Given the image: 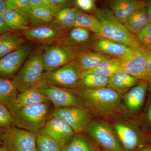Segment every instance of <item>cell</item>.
Here are the masks:
<instances>
[{
  "mask_svg": "<svg viewBox=\"0 0 151 151\" xmlns=\"http://www.w3.org/2000/svg\"><path fill=\"white\" fill-rule=\"evenodd\" d=\"M90 112L107 119L124 115L126 108L121 95L108 87L96 89H73Z\"/></svg>",
  "mask_w": 151,
  "mask_h": 151,
  "instance_id": "obj_1",
  "label": "cell"
},
{
  "mask_svg": "<svg viewBox=\"0 0 151 151\" xmlns=\"http://www.w3.org/2000/svg\"><path fill=\"white\" fill-rule=\"evenodd\" d=\"M7 107L12 115L14 126L37 135L52 116L54 110L49 103L27 106H18L14 103Z\"/></svg>",
  "mask_w": 151,
  "mask_h": 151,
  "instance_id": "obj_2",
  "label": "cell"
},
{
  "mask_svg": "<svg viewBox=\"0 0 151 151\" xmlns=\"http://www.w3.org/2000/svg\"><path fill=\"white\" fill-rule=\"evenodd\" d=\"M95 16L102 25V30L97 35L100 38L107 39L132 48L139 49L141 45L137 36L127 29L119 21L111 10L97 9Z\"/></svg>",
  "mask_w": 151,
  "mask_h": 151,
  "instance_id": "obj_3",
  "label": "cell"
},
{
  "mask_svg": "<svg viewBox=\"0 0 151 151\" xmlns=\"http://www.w3.org/2000/svg\"><path fill=\"white\" fill-rule=\"evenodd\" d=\"M41 47L35 49L29 55L18 72L12 78V81L18 92H22L36 86L42 80L43 67Z\"/></svg>",
  "mask_w": 151,
  "mask_h": 151,
  "instance_id": "obj_4",
  "label": "cell"
},
{
  "mask_svg": "<svg viewBox=\"0 0 151 151\" xmlns=\"http://www.w3.org/2000/svg\"><path fill=\"white\" fill-rule=\"evenodd\" d=\"M84 132L100 151H125L113 128L105 121L91 120Z\"/></svg>",
  "mask_w": 151,
  "mask_h": 151,
  "instance_id": "obj_5",
  "label": "cell"
},
{
  "mask_svg": "<svg viewBox=\"0 0 151 151\" xmlns=\"http://www.w3.org/2000/svg\"><path fill=\"white\" fill-rule=\"evenodd\" d=\"M82 72L75 59L56 70L43 73L42 81L60 88L73 89L77 88Z\"/></svg>",
  "mask_w": 151,
  "mask_h": 151,
  "instance_id": "obj_6",
  "label": "cell"
},
{
  "mask_svg": "<svg viewBox=\"0 0 151 151\" xmlns=\"http://www.w3.org/2000/svg\"><path fill=\"white\" fill-rule=\"evenodd\" d=\"M37 86L47 97L50 102L52 103L55 108L73 106L85 108L81 98L76 94L73 89L53 86L43 81L40 82Z\"/></svg>",
  "mask_w": 151,
  "mask_h": 151,
  "instance_id": "obj_7",
  "label": "cell"
},
{
  "mask_svg": "<svg viewBox=\"0 0 151 151\" xmlns=\"http://www.w3.org/2000/svg\"><path fill=\"white\" fill-rule=\"evenodd\" d=\"M37 135L27 130L12 127L3 130V145L10 151H37Z\"/></svg>",
  "mask_w": 151,
  "mask_h": 151,
  "instance_id": "obj_8",
  "label": "cell"
},
{
  "mask_svg": "<svg viewBox=\"0 0 151 151\" xmlns=\"http://www.w3.org/2000/svg\"><path fill=\"white\" fill-rule=\"evenodd\" d=\"M79 54L73 47L58 44L49 47L44 50L42 56L44 70H56L75 60Z\"/></svg>",
  "mask_w": 151,
  "mask_h": 151,
  "instance_id": "obj_9",
  "label": "cell"
},
{
  "mask_svg": "<svg viewBox=\"0 0 151 151\" xmlns=\"http://www.w3.org/2000/svg\"><path fill=\"white\" fill-rule=\"evenodd\" d=\"M52 116H57L65 122L75 134L83 133L91 122V112L84 107L73 106L55 108Z\"/></svg>",
  "mask_w": 151,
  "mask_h": 151,
  "instance_id": "obj_10",
  "label": "cell"
},
{
  "mask_svg": "<svg viewBox=\"0 0 151 151\" xmlns=\"http://www.w3.org/2000/svg\"><path fill=\"white\" fill-rule=\"evenodd\" d=\"M117 58L122 70L141 81H147V60L139 49L132 48L126 54Z\"/></svg>",
  "mask_w": 151,
  "mask_h": 151,
  "instance_id": "obj_11",
  "label": "cell"
},
{
  "mask_svg": "<svg viewBox=\"0 0 151 151\" xmlns=\"http://www.w3.org/2000/svg\"><path fill=\"white\" fill-rule=\"evenodd\" d=\"M30 44H25L16 50L0 58V78L13 77L18 72L31 51Z\"/></svg>",
  "mask_w": 151,
  "mask_h": 151,
  "instance_id": "obj_12",
  "label": "cell"
},
{
  "mask_svg": "<svg viewBox=\"0 0 151 151\" xmlns=\"http://www.w3.org/2000/svg\"><path fill=\"white\" fill-rule=\"evenodd\" d=\"M27 40L35 42L44 45H51L58 42L64 36V31L53 22L34 27L23 31Z\"/></svg>",
  "mask_w": 151,
  "mask_h": 151,
  "instance_id": "obj_13",
  "label": "cell"
},
{
  "mask_svg": "<svg viewBox=\"0 0 151 151\" xmlns=\"http://www.w3.org/2000/svg\"><path fill=\"white\" fill-rule=\"evenodd\" d=\"M53 139L61 147L67 144L75 134L65 122L57 116H52L47 122L40 134Z\"/></svg>",
  "mask_w": 151,
  "mask_h": 151,
  "instance_id": "obj_14",
  "label": "cell"
},
{
  "mask_svg": "<svg viewBox=\"0 0 151 151\" xmlns=\"http://www.w3.org/2000/svg\"><path fill=\"white\" fill-rule=\"evenodd\" d=\"M113 127L125 151H137L144 147L140 135L131 126L115 121L113 123Z\"/></svg>",
  "mask_w": 151,
  "mask_h": 151,
  "instance_id": "obj_15",
  "label": "cell"
},
{
  "mask_svg": "<svg viewBox=\"0 0 151 151\" xmlns=\"http://www.w3.org/2000/svg\"><path fill=\"white\" fill-rule=\"evenodd\" d=\"M148 5L147 2L132 0H114L109 2L111 10L119 21L124 24L134 12Z\"/></svg>",
  "mask_w": 151,
  "mask_h": 151,
  "instance_id": "obj_16",
  "label": "cell"
},
{
  "mask_svg": "<svg viewBox=\"0 0 151 151\" xmlns=\"http://www.w3.org/2000/svg\"><path fill=\"white\" fill-rule=\"evenodd\" d=\"M141 81L121 70L109 78L107 87L122 95L126 94Z\"/></svg>",
  "mask_w": 151,
  "mask_h": 151,
  "instance_id": "obj_17",
  "label": "cell"
},
{
  "mask_svg": "<svg viewBox=\"0 0 151 151\" xmlns=\"http://www.w3.org/2000/svg\"><path fill=\"white\" fill-rule=\"evenodd\" d=\"M148 84L146 81H141L125 94L124 101L129 111H137L143 105Z\"/></svg>",
  "mask_w": 151,
  "mask_h": 151,
  "instance_id": "obj_18",
  "label": "cell"
},
{
  "mask_svg": "<svg viewBox=\"0 0 151 151\" xmlns=\"http://www.w3.org/2000/svg\"><path fill=\"white\" fill-rule=\"evenodd\" d=\"M132 48L122 44L104 38H100L94 45V49L97 52L114 56L116 58L123 56Z\"/></svg>",
  "mask_w": 151,
  "mask_h": 151,
  "instance_id": "obj_19",
  "label": "cell"
},
{
  "mask_svg": "<svg viewBox=\"0 0 151 151\" xmlns=\"http://www.w3.org/2000/svg\"><path fill=\"white\" fill-rule=\"evenodd\" d=\"M26 39L13 32L0 34V58L25 44Z\"/></svg>",
  "mask_w": 151,
  "mask_h": 151,
  "instance_id": "obj_20",
  "label": "cell"
},
{
  "mask_svg": "<svg viewBox=\"0 0 151 151\" xmlns=\"http://www.w3.org/2000/svg\"><path fill=\"white\" fill-rule=\"evenodd\" d=\"M43 103H50L49 100L36 86L18 94L14 104L20 106H27Z\"/></svg>",
  "mask_w": 151,
  "mask_h": 151,
  "instance_id": "obj_21",
  "label": "cell"
},
{
  "mask_svg": "<svg viewBox=\"0 0 151 151\" xmlns=\"http://www.w3.org/2000/svg\"><path fill=\"white\" fill-rule=\"evenodd\" d=\"M111 58L110 56L100 52H87L79 53L75 59L83 72L92 70L103 61Z\"/></svg>",
  "mask_w": 151,
  "mask_h": 151,
  "instance_id": "obj_22",
  "label": "cell"
},
{
  "mask_svg": "<svg viewBox=\"0 0 151 151\" xmlns=\"http://www.w3.org/2000/svg\"><path fill=\"white\" fill-rule=\"evenodd\" d=\"M60 151H100L85 134H75L73 138L63 146Z\"/></svg>",
  "mask_w": 151,
  "mask_h": 151,
  "instance_id": "obj_23",
  "label": "cell"
},
{
  "mask_svg": "<svg viewBox=\"0 0 151 151\" xmlns=\"http://www.w3.org/2000/svg\"><path fill=\"white\" fill-rule=\"evenodd\" d=\"M90 31L79 27H73L66 35H64L56 44L73 47L87 42L90 38Z\"/></svg>",
  "mask_w": 151,
  "mask_h": 151,
  "instance_id": "obj_24",
  "label": "cell"
},
{
  "mask_svg": "<svg viewBox=\"0 0 151 151\" xmlns=\"http://www.w3.org/2000/svg\"><path fill=\"white\" fill-rule=\"evenodd\" d=\"M149 23L145 7L135 11L124 24L127 29L137 36Z\"/></svg>",
  "mask_w": 151,
  "mask_h": 151,
  "instance_id": "obj_25",
  "label": "cell"
},
{
  "mask_svg": "<svg viewBox=\"0 0 151 151\" xmlns=\"http://www.w3.org/2000/svg\"><path fill=\"white\" fill-rule=\"evenodd\" d=\"M79 10L71 7L60 11L55 17L53 22L63 31L74 27L76 14Z\"/></svg>",
  "mask_w": 151,
  "mask_h": 151,
  "instance_id": "obj_26",
  "label": "cell"
},
{
  "mask_svg": "<svg viewBox=\"0 0 151 151\" xmlns=\"http://www.w3.org/2000/svg\"><path fill=\"white\" fill-rule=\"evenodd\" d=\"M109 78L103 76L89 73L81 76L78 82L79 89H96L107 87Z\"/></svg>",
  "mask_w": 151,
  "mask_h": 151,
  "instance_id": "obj_27",
  "label": "cell"
},
{
  "mask_svg": "<svg viewBox=\"0 0 151 151\" xmlns=\"http://www.w3.org/2000/svg\"><path fill=\"white\" fill-rule=\"evenodd\" d=\"M2 15L8 27L12 32L24 31L32 27L25 19L13 10L7 9Z\"/></svg>",
  "mask_w": 151,
  "mask_h": 151,
  "instance_id": "obj_28",
  "label": "cell"
},
{
  "mask_svg": "<svg viewBox=\"0 0 151 151\" xmlns=\"http://www.w3.org/2000/svg\"><path fill=\"white\" fill-rule=\"evenodd\" d=\"M121 70L122 68L118 59L111 58L103 61L92 70L83 71L81 76L89 73H95L110 78Z\"/></svg>",
  "mask_w": 151,
  "mask_h": 151,
  "instance_id": "obj_29",
  "label": "cell"
},
{
  "mask_svg": "<svg viewBox=\"0 0 151 151\" xmlns=\"http://www.w3.org/2000/svg\"><path fill=\"white\" fill-rule=\"evenodd\" d=\"M74 27L83 28L97 35L101 32L102 25L96 17L79 11L76 14Z\"/></svg>",
  "mask_w": 151,
  "mask_h": 151,
  "instance_id": "obj_30",
  "label": "cell"
},
{
  "mask_svg": "<svg viewBox=\"0 0 151 151\" xmlns=\"http://www.w3.org/2000/svg\"><path fill=\"white\" fill-rule=\"evenodd\" d=\"M18 92L12 80L0 78V103L7 107L13 105L16 100Z\"/></svg>",
  "mask_w": 151,
  "mask_h": 151,
  "instance_id": "obj_31",
  "label": "cell"
},
{
  "mask_svg": "<svg viewBox=\"0 0 151 151\" xmlns=\"http://www.w3.org/2000/svg\"><path fill=\"white\" fill-rule=\"evenodd\" d=\"M56 14L48 9L37 8L32 9L29 24L32 27L47 24L52 22Z\"/></svg>",
  "mask_w": 151,
  "mask_h": 151,
  "instance_id": "obj_32",
  "label": "cell"
},
{
  "mask_svg": "<svg viewBox=\"0 0 151 151\" xmlns=\"http://www.w3.org/2000/svg\"><path fill=\"white\" fill-rule=\"evenodd\" d=\"M7 9L16 12L29 23L32 9L29 0H5Z\"/></svg>",
  "mask_w": 151,
  "mask_h": 151,
  "instance_id": "obj_33",
  "label": "cell"
},
{
  "mask_svg": "<svg viewBox=\"0 0 151 151\" xmlns=\"http://www.w3.org/2000/svg\"><path fill=\"white\" fill-rule=\"evenodd\" d=\"M36 148L37 151H60L62 148L56 141L42 134L37 135Z\"/></svg>",
  "mask_w": 151,
  "mask_h": 151,
  "instance_id": "obj_34",
  "label": "cell"
},
{
  "mask_svg": "<svg viewBox=\"0 0 151 151\" xmlns=\"http://www.w3.org/2000/svg\"><path fill=\"white\" fill-rule=\"evenodd\" d=\"M12 117L7 106L0 103V129L4 130L14 127Z\"/></svg>",
  "mask_w": 151,
  "mask_h": 151,
  "instance_id": "obj_35",
  "label": "cell"
},
{
  "mask_svg": "<svg viewBox=\"0 0 151 151\" xmlns=\"http://www.w3.org/2000/svg\"><path fill=\"white\" fill-rule=\"evenodd\" d=\"M137 37L141 46L145 48L151 47V23H149L137 35Z\"/></svg>",
  "mask_w": 151,
  "mask_h": 151,
  "instance_id": "obj_36",
  "label": "cell"
},
{
  "mask_svg": "<svg viewBox=\"0 0 151 151\" xmlns=\"http://www.w3.org/2000/svg\"><path fill=\"white\" fill-rule=\"evenodd\" d=\"M29 2L32 9L37 8L48 9L56 14L60 11L50 0H29Z\"/></svg>",
  "mask_w": 151,
  "mask_h": 151,
  "instance_id": "obj_37",
  "label": "cell"
},
{
  "mask_svg": "<svg viewBox=\"0 0 151 151\" xmlns=\"http://www.w3.org/2000/svg\"><path fill=\"white\" fill-rule=\"evenodd\" d=\"M74 3L77 7L83 12H95L97 9L96 8V2L94 0H76L74 1Z\"/></svg>",
  "mask_w": 151,
  "mask_h": 151,
  "instance_id": "obj_38",
  "label": "cell"
},
{
  "mask_svg": "<svg viewBox=\"0 0 151 151\" xmlns=\"http://www.w3.org/2000/svg\"><path fill=\"white\" fill-rule=\"evenodd\" d=\"M140 50L145 57L147 62V82L151 85V52L145 47L140 46Z\"/></svg>",
  "mask_w": 151,
  "mask_h": 151,
  "instance_id": "obj_39",
  "label": "cell"
},
{
  "mask_svg": "<svg viewBox=\"0 0 151 151\" xmlns=\"http://www.w3.org/2000/svg\"><path fill=\"white\" fill-rule=\"evenodd\" d=\"M52 4L55 5L60 10L63 9L72 7L74 1L70 0H50Z\"/></svg>",
  "mask_w": 151,
  "mask_h": 151,
  "instance_id": "obj_40",
  "label": "cell"
},
{
  "mask_svg": "<svg viewBox=\"0 0 151 151\" xmlns=\"http://www.w3.org/2000/svg\"><path fill=\"white\" fill-rule=\"evenodd\" d=\"M12 32L8 27L2 14H0V34Z\"/></svg>",
  "mask_w": 151,
  "mask_h": 151,
  "instance_id": "obj_41",
  "label": "cell"
},
{
  "mask_svg": "<svg viewBox=\"0 0 151 151\" xmlns=\"http://www.w3.org/2000/svg\"><path fill=\"white\" fill-rule=\"evenodd\" d=\"M7 10L5 1L0 0V14H2Z\"/></svg>",
  "mask_w": 151,
  "mask_h": 151,
  "instance_id": "obj_42",
  "label": "cell"
},
{
  "mask_svg": "<svg viewBox=\"0 0 151 151\" xmlns=\"http://www.w3.org/2000/svg\"><path fill=\"white\" fill-rule=\"evenodd\" d=\"M147 6L146 11H147V16L149 23H151V4L147 5Z\"/></svg>",
  "mask_w": 151,
  "mask_h": 151,
  "instance_id": "obj_43",
  "label": "cell"
},
{
  "mask_svg": "<svg viewBox=\"0 0 151 151\" xmlns=\"http://www.w3.org/2000/svg\"><path fill=\"white\" fill-rule=\"evenodd\" d=\"M137 151H151V147L150 146H144Z\"/></svg>",
  "mask_w": 151,
  "mask_h": 151,
  "instance_id": "obj_44",
  "label": "cell"
},
{
  "mask_svg": "<svg viewBox=\"0 0 151 151\" xmlns=\"http://www.w3.org/2000/svg\"><path fill=\"white\" fill-rule=\"evenodd\" d=\"M147 118L149 121L151 123V103L149 105L148 109L147 111Z\"/></svg>",
  "mask_w": 151,
  "mask_h": 151,
  "instance_id": "obj_45",
  "label": "cell"
},
{
  "mask_svg": "<svg viewBox=\"0 0 151 151\" xmlns=\"http://www.w3.org/2000/svg\"><path fill=\"white\" fill-rule=\"evenodd\" d=\"M0 151H10L9 148L4 145H0Z\"/></svg>",
  "mask_w": 151,
  "mask_h": 151,
  "instance_id": "obj_46",
  "label": "cell"
},
{
  "mask_svg": "<svg viewBox=\"0 0 151 151\" xmlns=\"http://www.w3.org/2000/svg\"><path fill=\"white\" fill-rule=\"evenodd\" d=\"M2 132L3 130L0 129V145H3L2 141Z\"/></svg>",
  "mask_w": 151,
  "mask_h": 151,
  "instance_id": "obj_47",
  "label": "cell"
},
{
  "mask_svg": "<svg viewBox=\"0 0 151 151\" xmlns=\"http://www.w3.org/2000/svg\"><path fill=\"white\" fill-rule=\"evenodd\" d=\"M147 48V49L149 51H150L151 52V47H148V48Z\"/></svg>",
  "mask_w": 151,
  "mask_h": 151,
  "instance_id": "obj_48",
  "label": "cell"
},
{
  "mask_svg": "<svg viewBox=\"0 0 151 151\" xmlns=\"http://www.w3.org/2000/svg\"><path fill=\"white\" fill-rule=\"evenodd\" d=\"M150 91H151V85H150Z\"/></svg>",
  "mask_w": 151,
  "mask_h": 151,
  "instance_id": "obj_49",
  "label": "cell"
}]
</instances>
